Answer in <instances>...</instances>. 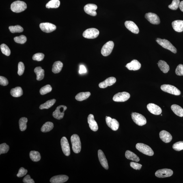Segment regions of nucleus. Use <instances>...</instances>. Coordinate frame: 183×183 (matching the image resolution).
Instances as JSON below:
<instances>
[{"label":"nucleus","mask_w":183,"mask_h":183,"mask_svg":"<svg viewBox=\"0 0 183 183\" xmlns=\"http://www.w3.org/2000/svg\"><path fill=\"white\" fill-rule=\"evenodd\" d=\"M73 150L75 153L77 154L81 152V143L80 138L77 134H74L71 138Z\"/></svg>","instance_id":"f257e3e1"},{"label":"nucleus","mask_w":183,"mask_h":183,"mask_svg":"<svg viewBox=\"0 0 183 183\" xmlns=\"http://www.w3.org/2000/svg\"><path fill=\"white\" fill-rule=\"evenodd\" d=\"M27 8V5L24 1H17L14 2L11 5V9L13 12L19 13L23 12Z\"/></svg>","instance_id":"f03ea898"},{"label":"nucleus","mask_w":183,"mask_h":183,"mask_svg":"<svg viewBox=\"0 0 183 183\" xmlns=\"http://www.w3.org/2000/svg\"><path fill=\"white\" fill-rule=\"evenodd\" d=\"M156 41L162 47L170 50L173 53H177L176 48L169 41L166 39L157 38L156 39Z\"/></svg>","instance_id":"7ed1b4c3"},{"label":"nucleus","mask_w":183,"mask_h":183,"mask_svg":"<svg viewBox=\"0 0 183 183\" xmlns=\"http://www.w3.org/2000/svg\"><path fill=\"white\" fill-rule=\"evenodd\" d=\"M136 148L143 154L149 156L153 155V151L151 147L143 143H138L136 145Z\"/></svg>","instance_id":"20e7f679"},{"label":"nucleus","mask_w":183,"mask_h":183,"mask_svg":"<svg viewBox=\"0 0 183 183\" xmlns=\"http://www.w3.org/2000/svg\"><path fill=\"white\" fill-rule=\"evenodd\" d=\"M131 115L133 120L136 124L141 126L146 124V119L143 115L135 112L132 113Z\"/></svg>","instance_id":"39448f33"},{"label":"nucleus","mask_w":183,"mask_h":183,"mask_svg":"<svg viewBox=\"0 0 183 183\" xmlns=\"http://www.w3.org/2000/svg\"><path fill=\"white\" fill-rule=\"evenodd\" d=\"M161 89L162 91L165 92L170 93L175 95H180L181 94L180 91L174 86L170 85H163L161 86Z\"/></svg>","instance_id":"423d86ee"},{"label":"nucleus","mask_w":183,"mask_h":183,"mask_svg":"<svg viewBox=\"0 0 183 183\" xmlns=\"http://www.w3.org/2000/svg\"><path fill=\"white\" fill-rule=\"evenodd\" d=\"M100 34L98 30L94 28L87 29L83 33V36L87 39H94L97 38Z\"/></svg>","instance_id":"0eeeda50"},{"label":"nucleus","mask_w":183,"mask_h":183,"mask_svg":"<svg viewBox=\"0 0 183 183\" xmlns=\"http://www.w3.org/2000/svg\"><path fill=\"white\" fill-rule=\"evenodd\" d=\"M130 97L129 93L124 92H119L114 95L113 100L114 101L118 102H122L128 100Z\"/></svg>","instance_id":"6e6552de"},{"label":"nucleus","mask_w":183,"mask_h":183,"mask_svg":"<svg viewBox=\"0 0 183 183\" xmlns=\"http://www.w3.org/2000/svg\"><path fill=\"white\" fill-rule=\"evenodd\" d=\"M114 46V42L110 41L104 44L102 48L101 53L104 57L109 55L112 51Z\"/></svg>","instance_id":"1a4fd4ad"},{"label":"nucleus","mask_w":183,"mask_h":183,"mask_svg":"<svg viewBox=\"0 0 183 183\" xmlns=\"http://www.w3.org/2000/svg\"><path fill=\"white\" fill-rule=\"evenodd\" d=\"M67 106L64 105L58 106L53 113V117L59 120L63 119L64 117L65 111L67 109Z\"/></svg>","instance_id":"9d476101"},{"label":"nucleus","mask_w":183,"mask_h":183,"mask_svg":"<svg viewBox=\"0 0 183 183\" xmlns=\"http://www.w3.org/2000/svg\"><path fill=\"white\" fill-rule=\"evenodd\" d=\"M173 173L172 170L168 169H164L158 170L155 173V175L158 178H163L172 176Z\"/></svg>","instance_id":"9b49d317"},{"label":"nucleus","mask_w":183,"mask_h":183,"mask_svg":"<svg viewBox=\"0 0 183 183\" xmlns=\"http://www.w3.org/2000/svg\"><path fill=\"white\" fill-rule=\"evenodd\" d=\"M61 145L63 153L67 156H69L70 154V147L66 137H63L61 139Z\"/></svg>","instance_id":"f8f14e48"},{"label":"nucleus","mask_w":183,"mask_h":183,"mask_svg":"<svg viewBox=\"0 0 183 183\" xmlns=\"http://www.w3.org/2000/svg\"><path fill=\"white\" fill-rule=\"evenodd\" d=\"M40 27L42 31L46 33L52 32L57 29L55 25L48 22L41 23L40 25Z\"/></svg>","instance_id":"ddd939ff"},{"label":"nucleus","mask_w":183,"mask_h":183,"mask_svg":"<svg viewBox=\"0 0 183 183\" xmlns=\"http://www.w3.org/2000/svg\"><path fill=\"white\" fill-rule=\"evenodd\" d=\"M145 17L151 24L154 25H158L160 23L159 17L157 15L154 13H147L145 14Z\"/></svg>","instance_id":"4468645a"},{"label":"nucleus","mask_w":183,"mask_h":183,"mask_svg":"<svg viewBox=\"0 0 183 183\" xmlns=\"http://www.w3.org/2000/svg\"><path fill=\"white\" fill-rule=\"evenodd\" d=\"M106 124L109 128L113 131H117L119 127V123L116 119H112L111 117L106 116Z\"/></svg>","instance_id":"2eb2a0df"},{"label":"nucleus","mask_w":183,"mask_h":183,"mask_svg":"<svg viewBox=\"0 0 183 183\" xmlns=\"http://www.w3.org/2000/svg\"><path fill=\"white\" fill-rule=\"evenodd\" d=\"M98 9V6L94 4H87L84 7L85 12L92 16H96L97 13L96 10Z\"/></svg>","instance_id":"dca6fc26"},{"label":"nucleus","mask_w":183,"mask_h":183,"mask_svg":"<svg viewBox=\"0 0 183 183\" xmlns=\"http://www.w3.org/2000/svg\"><path fill=\"white\" fill-rule=\"evenodd\" d=\"M147 108L150 113L155 115H159L162 113V110L159 106L154 104H147Z\"/></svg>","instance_id":"f3484780"},{"label":"nucleus","mask_w":183,"mask_h":183,"mask_svg":"<svg viewBox=\"0 0 183 183\" xmlns=\"http://www.w3.org/2000/svg\"><path fill=\"white\" fill-rule=\"evenodd\" d=\"M116 79L115 77H110L99 83V87L101 88H105L108 86L113 85L116 82Z\"/></svg>","instance_id":"a211bd4d"},{"label":"nucleus","mask_w":183,"mask_h":183,"mask_svg":"<svg viewBox=\"0 0 183 183\" xmlns=\"http://www.w3.org/2000/svg\"><path fill=\"white\" fill-rule=\"evenodd\" d=\"M124 25L126 28L133 33L137 34L139 32V29L137 26L134 22L131 21H126Z\"/></svg>","instance_id":"6ab92c4d"},{"label":"nucleus","mask_w":183,"mask_h":183,"mask_svg":"<svg viewBox=\"0 0 183 183\" xmlns=\"http://www.w3.org/2000/svg\"><path fill=\"white\" fill-rule=\"evenodd\" d=\"M87 122L89 128L93 131L96 132L98 130V124L95 120L94 115L92 114H89L87 117Z\"/></svg>","instance_id":"aec40b11"},{"label":"nucleus","mask_w":183,"mask_h":183,"mask_svg":"<svg viewBox=\"0 0 183 183\" xmlns=\"http://www.w3.org/2000/svg\"><path fill=\"white\" fill-rule=\"evenodd\" d=\"M98 157L101 164L104 169L108 170L109 169L108 161L103 151L100 150L98 151Z\"/></svg>","instance_id":"412c9836"},{"label":"nucleus","mask_w":183,"mask_h":183,"mask_svg":"<svg viewBox=\"0 0 183 183\" xmlns=\"http://www.w3.org/2000/svg\"><path fill=\"white\" fill-rule=\"evenodd\" d=\"M69 177L66 175H59L54 176L51 178L50 182L52 183H63L68 180Z\"/></svg>","instance_id":"4be33fe9"},{"label":"nucleus","mask_w":183,"mask_h":183,"mask_svg":"<svg viewBox=\"0 0 183 183\" xmlns=\"http://www.w3.org/2000/svg\"><path fill=\"white\" fill-rule=\"evenodd\" d=\"M126 67L129 70L136 71L141 68V64L137 60L134 59L130 63H127Z\"/></svg>","instance_id":"5701e85b"},{"label":"nucleus","mask_w":183,"mask_h":183,"mask_svg":"<svg viewBox=\"0 0 183 183\" xmlns=\"http://www.w3.org/2000/svg\"><path fill=\"white\" fill-rule=\"evenodd\" d=\"M159 137L162 141L166 143L170 142L172 139L171 134L165 130H162L160 132Z\"/></svg>","instance_id":"b1692460"},{"label":"nucleus","mask_w":183,"mask_h":183,"mask_svg":"<svg viewBox=\"0 0 183 183\" xmlns=\"http://www.w3.org/2000/svg\"><path fill=\"white\" fill-rule=\"evenodd\" d=\"M174 30L178 32L183 31V20H176L172 24Z\"/></svg>","instance_id":"393cba45"},{"label":"nucleus","mask_w":183,"mask_h":183,"mask_svg":"<svg viewBox=\"0 0 183 183\" xmlns=\"http://www.w3.org/2000/svg\"><path fill=\"white\" fill-rule=\"evenodd\" d=\"M159 68L164 73H167L169 71L170 67L166 61L160 60L157 63Z\"/></svg>","instance_id":"a878e982"},{"label":"nucleus","mask_w":183,"mask_h":183,"mask_svg":"<svg viewBox=\"0 0 183 183\" xmlns=\"http://www.w3.org/2000/svg\"><path fill=\"white\" fill-rule=\"evenodd\" d=\"M34 72L36 75V79L40 81L44 79V71L42 67H38L34 69Z\"/></svg>","instance_id":"bb28decb"},{"label":"nucleus","mask_w":183,"mask_h":183,"mask_svg":"<svg viewBox=\"0 0 183 183\" xmlns=\"http://www.w3.org/2000/svg\"><path fill=\"white\" fill-rule=\"evenodd\" d=\"M63 66V63L61 61H56L54 63L52 67V72L55 74L59 73L62 70Z\"/></svg>","instance_id":"cd10ccee"},{"label":"nucleus","mask_w":183,"mask_h":183,"mask_svg":"<svg viewBox=\"0 0 183 183\" xmlns=\"http://www.w3.org/2000/svg\"><path fill=\"white\" fill-rule=\"evenodd\" d=\"M171 109L175 114L180 117H183V109L179 105L173 104L171 106Z\"/></svg>","instance_id":"c85d7f7f"},{"label":"nucleus","mask_w":183,"mask_h":183,"mask_svg":"<svg viewBox=\"0 0 183 183\" xmlns=\"http://www.w3.org/2000/svg\"><path fill=\"white\" fill-rule=\"evenodd\" d=\"M125 156L128 159L133 160L135 162H139L140 159L137 155L130 151L127 150L125 153Z\"/></svg>","instance_id":"c756f323"},{"label":"nucleus","mask_w":183,"mask_h":183,"mask_svg":"<svg viewBox=\"0 0 183 183\" xmlns=\"http://www.w3.org/2000/svg\"><path fill=\"white\" fill-rule=\"evenodd\" d=\"M11 94L13 97L18 98L23 94V91L21 87H18L11 89Z\"/></svg>","instance_id":"7c9ffc66"},{"label":"nucleus","mask_w":183,"mask_h":183,"mask_svg":"<svg viewBox=\"0 0 183 183\" xmlns=\"http://www.w3.org/2000/svg\"><path fill=\"white\" fill-rule=\"evenodd\" d=\"M90 95L91 93L89 92H81L76 95L75 99L79 101H82L88 98Z\"/></svg>","instance_id":"2f4dec72"},{"label":"nucleus","mask_w":183,"mask_h":183,"mask_svg":"<svg viewBox=\"0 0 183 183\" xmlns=\"http://www.w3.org/2000/svg\"><path fill=\"white\" fill-rule=\"evenodd\" d=\"M54 128V124L51 122H47L43 125L41 131L42 132L46 133L51 131Z\"/></svg>","instance_id":"473e14b6"},{"label":"nucleus","mask_w":183,"mask_h":183,"mask_svg":"<svg viewBox=\"0 0 183 183\" xmlns=\"http://www.w3.org/2000/svg\"><path fill=\"white\" fill-rule=\"evenodd\" d=\"M30 157L31 159L34 162L40 161L41 158L40 153L35 151H31L30 152Z\"/></svg>","instance_id":"72a5a7b5"},{"label":"nucleus","mask_w":183,"mask_h":183,"mask_svg":"<svg viewBox=\"0 0 183 183\" xmlns=\"http://www.w3.org/2000/svg\"><path fill=\"white\" fill-rule=\"evenodd\" d=\"M56 102L55 99L48 100L45 103L41 104L40 106V109L41 110L49 109L55 104Z\"/></svg>","instance_id":"f704fd0d"},{"label":"nucleus","mask_w":183,"mask_h":183,"mask_svg":"<svg viewBox=\"0 0 183 183\" xmlns=\"http://www.w3.org/2000/svg\"><path fill=\"white\" fill-rule=\"evenodd\" d=\"M60 5V2L59 0H51L46 4V8H57L59 7Z\"/></svg>","instance_id":"c9c22d12"},{"label":"nucleus","mask_w":183,"mask_h":183,"mask_svg":"<svg viewBox=\"0 0 183 183\" xmlns=\"http://www.w3.org/2000/svg\"><path fill=\"white\" fill-rule=\"evenodd\" d=\"M28 119L27 118L23 117L20 118L19 121L20 130L22 131H25L27 128V123Z\"/></svg>","instance_id":"e433bc0d"},{"label":"nucleus","mask_w":183,"mask_h":183,"mask_svg":"<svg viewBox=\"0 0 183 183\" xmlns=\"http://www.w3.org/2000/svg\"><path fill=\"white\" fill-rule=\"evenodd\" d=\"M9 29L11 33H20L24 31L23 28L20 25L10 26L9 27Z\"/></svg>","instance_id":"4c0bfd02"},{"label":"nucleus","mask_w":183,"mask_h":183,"mask_svg":"<svg viewBox=\"0 0 183 183\" xmlns=\"http://www.w3.org/2000/svg\"><path fill=\"white\" fill-rule=\"evenodd\" d=\"M14 39L15 42L22 44H25L27 40V37L24 35L15 37Z\"/></svg>","instance_id":"58836bf2"},{"label":"nucleus","mask_w":183,"mask_h":183,"mask_svg":"<svg viewBox=\"0 0 183 183\" xmlns=\"http://www.w3.org/2000/svg\"><path fill=\"white\" fill-rule=\"evenodd\" d=\"M52 87L49 85H46L42 87L40 90V93L42 95H44L51 92L52 90Z\"/></svg>","instance_id":"ea45409f"},{"label":"nucleus","mask_w":183,"mask_h":183,"mask_svg":"<svg viewBox=\"0 0 183 183\" xmlns=\"http://www.w3.org/2000/svg\"><path fill=\"white\" fill-rule=\"evenodd\" d=\"M1 52L7 56H9L10 55V50L7 45L5 44H1Z\"/></svg>","instance_id":"a19ab883"},{"label":"nucleus","mask_w":183,"mask_h":183,"mask_svg":"<svg viewBox=\"0 0 183 183\" xmlns=\"http://www.w3.org/2000/svg\"><path fill=\"white\" fill-rule=\"evenodd\" d=\"M9 150V147L6 143H3L0 145V154L6 153Z\"/></svg>","instance_id":"79ce46f5"},{"label":"nucleus","mask_w":183,"mask_h":183,"mask_svg":"<svg viewBox=\"0 0 183 183\" xmlns=\"http://www.w3.org/2000/svg\"><path fill=\"white\" fill-rule=\"evenodd\" d=\"M180 1V0H173L172 3L169 5L168 7L172 10H176L179 7Z\"/></svg>","instance_id":"37998d69"},{"label":"nucleus","mask_w":183,"mask_h":183,"mask_svg":"<svg viewBox=\"0 0 183 183\" xmlns=\"http://www.w3.org/2000/svg\"><path fill=\"white\" fill-rule=\"evenodd\" d=\"M173 148L175 151H180L183 150V141L175 143L173 145Z\"/></svg>","instance_id":"c03bdc74"},{"label":"nucleus","mask_w":183,"mask_h":183,"mask_svg":"<svg viewBox=\"0 0 183 183\" xmlns=\"http://www.w3.org/2000/svg\"><path fill=\"white\" fill-rule=\"evenodd\" d=\"M44 57V54L42 53H37L33 55L32 59L33 60L37 61H41L43 60Z\"/></svg>","instance_id":"a18cd8bd"},{"label":"nucleus","mask_w":183,"mask_h":183,"mask_svg":"<svg viewBox=\"0 0 183 183\" xmlns=\"http://www.w3.org/2000/svg\"><path fill=\"white\" fill-rule=\"evenodd\" d=\"M25 69V67L23 63L20 62L18 63L17 73L19 75L21 76L23 74Z\"/></svg>","instance_id":"49530a36"},{"label":"nucleus","mask_w":183,"mask_h":183,"mask_svg":"<svg viewBox=\"0 0 183 183\" xmlns=\"http://www.w3.org/2000/svg\"><path fill=\"white\" fill-rule=\"evenodd\" d=\"M175 73L178 76H183V65L180 64L177 66Z\"/></svg>","instance_id":"de8ad7c7"},{"label":"nucleus","mask_w":183,"mask_h":183,"mask_svg":"<svg viewBox=\"0 0 183 183\" xmlns=\"http://www.w3.org/2000/svg\"><path fill=\"white\" fill-rule=\"evenodd\" d=\"M28 172L27 170L25 169L24 168H20L18 172L17 175V176L18 177H21L25 176Z\"/></svg>","instance_id":"09e8293b"},{"label":"nucleus","mask_w":183,"mask_h":183,"mask_svg":"<svg viewBox=\"0 0 183 183\" xmlns=\"http://www.w3.org/2000/svg\"><path fill=\"white\" fill-rule=\"evenodd\" d=\"M130 165L133 168L136 170H141L142 166V165L141 164L133 162H131Z\"/></svg>","instance_id":"8fccbe9b"},{"label":"nucleus","mask_w":183,"mask_h":183,"mask_svg":"<svg viewBox=\"0 0 183 183\" xmlns=\"http://www.w3.org/2000/svg\"><path fill=\"white\" fill-rule=\"evenodd\" d=\"M8 80L6 78L2 76H0V84L1 85L5 86L8 85Z\"/></svg>","instance_id":"3c124183"},{"label":"nucleus","mask_w":183,"mask_h":183,"mask_svg":"<svg viewBox=\"0 0 183 183\" xmlns=\"http://www.w3.org/2000/svg\"><path fill=\"white\" fill-rule=\"evenodd\" d=\"M23 182L25 183H34L35 182L33 179L31 178L30 176L28 175L24 177Z\"/></svg>","instance_id":"603ef678"},{"label":"nucleus","mask_w":183,"mask_h":183,"mask_svg":"<svg viewBox=\"0 0 183 183\" xmlns=\"http://www.w3.org/2000/svg\"><path fill=\"white\" fill-rule=\"evenodd\" d=\"M87 71L86 68L83 65H81L80 66V69L79 70V73L80 74L85 73L87 72Z\"/></svg>","instance_id":"864d4df0"},{"label":"nucleus","mask_w":183,"mask_h":183,"mask_svg":"<svg viewBox=\"0 0 183 183\" xmlns=\"http://www.w3.org/2000/svg\"><path fill=\"white\" fill-rule=\"evenodd\" d=\"M179 7L180 10L183 12V1L180 2V5H179Z\"/></svg>","instance_id":"5fc2aeb1"}]
</instances>
